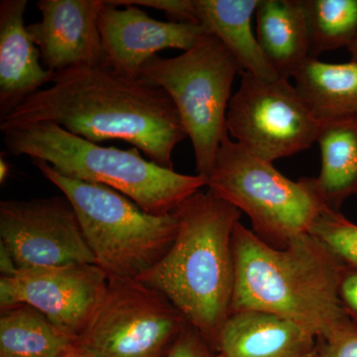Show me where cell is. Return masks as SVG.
<instances>
[{
    "instance_id": "obj_1",
    "label": "cell",
    "mask_w": 357,
    "mask_h": 357,
    "mask_svg": "<svg viewBox=\"0 0 357 357\" xmlns=\"http://www.w3.org/2000/svg\"><path fill=\"white\" fill-rule=\"evenodd\" d=\"M39 122L57 124L91 142L126 141L171 170L174 149L188 137L163 89L105 63L54 73L51 86L28 96L1 117L0 130Z\"/></svg>"
},
{
    "instance_id": "obj_2",
    "label": "cell",
    "mask_w": 357,
    "mask_h": 357,
    "mask_svg": "<svg viewBox=\"0 0 357 357\" xmlns=\"http://www.w3.org/2000/svg\"><path fill=\"white\" fill-rule=\"evenodd\" d=\"M232 250L236 277L230 314H276L318 340L351 323L340 297L345 266L312 234L276 248L238 222L232 234Z\"/></svg>"
},
{
    "instance_id": "obj_3",
    "label": "cell",
    "mask_w": 357,
    "mask_h": 357,
    "mask_svg": "<svg viewBox=\"0 0 357 357\" xmlns=\"http://www.w3.org/2000/svg\"><path fill=\"white\" fill-rule=\"evenodd\" d=\"M174 213L178 230L172 245L136 279L163 294L215 351L231 307L232 234L241 211L199 191Z\"/></svg>"
},
{
    "instance_id": "obj_4",
    "label": "cell",
    "mask_w": 357,
    "mask_h": 357,
    "mask_svg": "<svg viewBox=\"0 0 357 357\" xmlns=\"http://www.w3.org/2000/svg\"><path fill=\"white\" fill-rule=\"evenodd\" d=\"M3 142L14 156L45 162L61 175L109 187L154 215L174 213L206 187L202 176L184 175L145 159L137 148L100 146L51 122L4 131Z\"/></svg>"
},
{
    "instance_id": "obj_5",
    "label": "cell",
    "mask_w": 357,
    "mask_h": 357,
    "mask_svg": "<svg viewBox=\"0 0 357 357\" xmlns=\"http://www.w3.org/2000/svg\"><path fill=\"white\" fill-rule=\"evenodd\" d=\"M33 163L72 204L96 264L109 277L138 278L172 245L175 213L151 215L109 187L66 177L45 162Z\"/></svg>"
},
{
    "instance_id": "obj_6",
    "label": "cell",
    "mask_w": 357,
    "mask_h": 357,
    "mask_svg": "<svg viewBox=\"0 0 357 357\" xmlns=\"http://www.w3.org/2000/svg\"><path fill=\"white\" fill-rule=\"evenodd\" d=\"M206 187L213 196L246 213L255 234L276 248L310 234L328 208L314 178L290 180L273 163L250 153L229 135L218 148Z\"/></svg>"
},
{
    "instance_id": "obj_7",
    "label": "cell",
    "mask_w": 357,
    "mask_h": 357,
    "mask_svg": "<svg viewBox=\"0 0 357 357\" xmlns=\"http://www.w3.org/2000/svg\"><path fill=\"white\" fill-rule=\"evenodd\" d=\"M243 74L234 56L213 34L173 58L154 56L140 77L166 91L192 141L198 175L211 173L225 136L231 86Z\"/></svg>"
},
{
    "instance_id": "obj_8",
    "label": "cell",
    "mask_w": 357,
    "mask_h": 357,
    "mask_svg": "<svg viewBox=\"0 0 357 357\" xmlns=\"http://www.w3.org/2000/svg\"><path fill=\"white\" fill-rule=\"evenodd\" d=\"M189 325L163 294L135 278L109 287L75 351L86 357H162Z\"/></svg>"
},
{
    "instance_id": "obj_9",
    "label": "cell",
    "mask_w": 357,
    "mask_h": 357,
    "mask_svg": "<svg viewBox=\"0 0 357 357\" xmlns=\"http://www.w3.org/2000/svg\"><path fill=\"white\" fill-rule=\"evenodd\" d=\"M319 122L289 79L241 75L227 115V132L244 149L273 163L316 142Z\"/></svg>"
},
{
    "instance_id": "obj_10",
    "label": "cell",
    "mask_w": 357,
    "mask_h": 357,
    "mask_svg": "<svg viewBox=\"0 0 357 357\" xmlns=\"http://www.w3.org/2000/svg\"><path fill=\"white\" fill-rule=\"evenodd\" d=\"M109 282V275L93 263L18 269L0 277V307L28 305L77 340L102 304Z\"/></svg>"
},
{
    "instance_id": "obj_11",
    "label": "cell",
    "mask_w": 357,
    "mask_h": 357,
    "mask_svg": "<svg viewBox=\"0 0 357 357\" xmlns=\"http://www.w3.org/2000/svg\"><path fill=\"white\" fill-rule=\"evenodd\" d=\"M0 243L18 269L93 263L72 204L66 197L0 203Z\"/></svg>"
},
{
    "instance_id": "obj_12",
    "label": "cell",
    "mask_w": 357,
    "mask_h": 357,
    "mask_svg": "<svg viewBox=\"0 0 357 357\" xmlns=\"http://www.w3.org/2000/svg\"><path fill=\"white\" fill-rule=\"evenodd\" d=\"M105 3L98 21L103 63L129 76L140 77L143 66L158 52L189 51L211 34L202 25L154 20L135 6Z\"/></svg>"
},
{
    "instance_id": "obj_13",
    "label": "cell",
    "mask_w": 357,
    "mask_h": 357,
    "mask_svg": "<svg viewBox=\"0 0 357 357\" xmlns=\"http://www.w3.org/2000/svg\"><path fill=\"white\" fill-rule=\"evenodd\" d=\"M105 0H39L41 20L27 26L42 63L53 73L100 64V13Z\"/></svg>"
},
{
    "instance_id": "obj_14",
    "label": "cell",
    "mask_w": 357,
    "mask_h": 357,
    "mask_svg": "<svg viewBox=\"0 0 357 357\" xmlns=\"http://www.w3.org/2000/svg\"><path fill=\"white\" fill-rule=\"evenodd\" d=\"M318 337L276 314L238 311L229 314L218 337V357H314Z\"/></svg>"
},
{
    "instance_id": "obj_15",
    "label": "cell",
    "mask_w": 357,
    "mask_h": 357,
    "mask_svg": "<svg viewBox=\"0 0 357 357\" xmlns=\"http://www.w3.org/2000/svg\"><path fill=\"white\" fill-rule=\"evenodd\" d=\"M27 0L0 1V114L52 83L54 73L40 64L39 49L24 24Z\"/></svg>"
},
{
    "instance_id": "obj_16",
    "label": "cell",
    "mask_w": 357,
    "mask_h": 357,
    "mask_svg": "<svg viewBox=\"0 0 357 357\" xmlns=\"http://www.w3.org/2000/svg\"><path fill=\"white\" fill-rule=\"evenodd\" d=\"M260 0H195L197 20L234 56L243 74L275 81L280 79L265 57L252 30V16ZM241 74V75H243Z\"/></svg>"
},
{
    "instance_id": "obj_17",
    "label": "cell",
    "mask_w": 357,
    "mask_h": 357,
    "mask_svg": "<svg viewBox=\"0 0 357 357\" xmlns=\"http://www.w3.org/2000/svg\"><path fill=\"white\" fill-rule=\"evenodd\" d=\"M256 37L265 57L289 79L310 58L309 31L301 0H260Z\"/></svg>"
},
{
    "instance_id": "obj_18",
    "label": "cell",
    "mask_w": 357,
    "mask_h": 357,
    "mask_svg": "<svg viewBox=\"0 0 357 357\" xmlns=\"http://www.w3.org/2000/svg\"><path fill=\"white\" fill-rule=\"evenodd\" d=\"M316 142L321 168L314 180L326 206L338 211L357 194V114L319 121Z\"/></svg>"
},
{
    "instance_id": "obj_19",
    "label": "cell",
    "mask_w": 357,
    "mask_h": 357,
    "mask_svg": "<svg viewBox=\"0 0 357 357\" xmlns=\"http://www.w3.org/2000/svg\"><path fill=\"white\" fill-rule=\"evenodd\" d=\"M76 342L33 307H0V357H65Z\"/></svg>"
},
{
    "instance_id": "obj_20",
    "label": "cell",
    "mask_w": 357,
    "mask_h": 357,
    "mask_svg": "<svg viewBox=\"0 0 357 357\" xmlns=\"http://www.w3.org/2000/svg\"><path fill=\"white\" fill-rule=\"evenodd\" d=\"M319 122L357 114V62L331 64L309 58L293 77Z\"/></svg>"
},
{
    "instance_id": "obj_21",
    "label": "cell",
    "mask_w": 357,
    "mask_h": 357,
    "mask_svg": "<svg viewBox=\"0 0 357 357\" xmlns=\"http://www.w3.org/2000/svg\"><path fill=\"white\" fill-rule=\"evenodd\" d=\"M307 31L310 58L349 46L357 37V0H301Z\"/></svg>"
},
{
    "instance_id": "obj_22",
    "label": "cell",
    "mask_w": 357,
    "mask_h": 357,
    "mask_svg": "<svg viewBox=\"0 0 357 357\" xmlns=\"http://www.w3.org/2000/svg\"><path fill=\"white\" fill-rule=\"evenodd\" d=\"M345 267L357 270V225L338 211L326 208L311 231Z\"/></svg>"
},
{
    "instance_id": "obj_23",
    "label": "cell",
    "mask_w": 357,
    "mask_h": 357,
    "mask_svg": "<svg viewBox=\"0 0 357 357\" xmlns=\"http://www.w3.org/2000/svg\"><path fill=\"white\" fill-rule=\"evenodd\" d=\"M114 6H146L162 11L171 21L199 24L195 0H107Z\"/></svg>"
},
{
    "instance_id": "obj_24",
    "label": "cell",
    "mask_w": 357,
    "mask_h": 357,
    "mask_svg": "<svg viewBox=\"0 0 357 357\" xmlns=\"http://www.w3.org/2000/svg\"><path fill=\"white\" fill-rule=\"evenodd\" d=\"M317 357H357V324L351 321L331 337L318 340Z\"/></svg>"
},
{
    "instance_id": "obj_25",
    "label": "cell",
    "mask_w": 357,
    "mask_h": 357,
    "mask_svg": "<svg viewBox=\"0 0 357 357\" xmlns=\"http://www.w3.org/2000/svg\"><path fill=\"white\" fill-rule=\"evenodd\" d=\"M162 357H218L217 352L191 325L178 335L172 347Z\"/></svg>"
},
{
    "instance_id": "obj_26",
    "label": "cell",
    "mask_w": 357,
    "mask_h": 357,
    "mask_svg": "<svg viewBox=\"0 0 357 357\" xmlns=\"http://www.w3.org/2000/svg\"><path fill=\"white\" fill-rule=\"evenodd\" d=\"M340 297L345 311L357 324V270L345 267L340 285Z\"/></svg>"
},
{
    "instance_id": "obj_27",
    "label": "cell",
    "mask_w": 357,
    "mask_h": 357,
    "mask_svg": "<svg viewBox=\"0 0 357 357\" xmlns=\"http://www.w3.org/2000/svg\"><path fill=\"white\" fill-rule=\"evenodd\" d=\"M17 270L15 260L10 251L3 243H0V277L13 276Z\"/></svg>"
},
{
    "instance_id": "obj_28",
    "label": "cell",
    "mask_w": 357,
    "mask_h": 357,
    "mask_svg": "<svg viewBox=\"0 0 357 357\" xmlns=\"http://www.w3.org/2000/svg\"><path fill=\"white\" fill-rule=\"evenodd\" d=\"M9 173H10V168H9L8 163L3 156L0 157V183L3 184L8 178Z\"/></svg>"
},
{
    "instance_id": "obj_29",
    "label": "cell",
    "mask_w": 357,
    "mask_h": 357,
    "mask_svg": "<svg viewBox=\"0 0 357 357\" xmlns=\"http://www.w3.org/2000/svg\"><path fill=\"white\" fill-rule=\"evenodd\" d=\"M347 49H349V53H351L352 60L356 61L357 62V37L356 41Z\"/></svg>"
},
{
    "instance_id": "obj_30",
    "label": "cell",
    "mask_w": 357,
    "mask_h": 357,
    "mask_svg": "<svg viewBox=\"0 0 357 357\" xmlns=\"http://www.w3.org/2000/svg\"><path fill=\"white\" fill-rule=\"evenodd\" d=\"M65 357H86L84 356H81V354H77L76 352H73V354H69V356Z\"/></svg>"
},
{
    "instance_id": "obj_31",
    "label": "cell",
    "mask_w": 357,
    "mask_h": 357,
    "mask_svg": "<svg viewBox=\"0 0 357 357\" xmlns=\"http://www.w3.org/2000/svg\"><path fill=\"white\" fill-rule=\"evenodd\" d=\"M314 357H317V354H316V356H314Z\"/></svg>"
}]
</instances>
